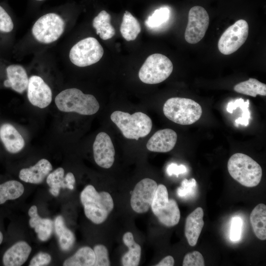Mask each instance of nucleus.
Returning <instances> with one entry per match:
<instances>
[{
	"label": "nucleus",
	"mask_w": 266,
	"mask_h": 266,
	"mask_svg": "<svg viewBox=\"0 0 266 266\" xmlns=\"http://www.w3.org/2000/svg\"><path fill=\"white\" fill-rule=\"evenodd\" d=\"M80 200L86 216L96 224L104 222L114 208L110 194L105 191L98 192L91 185L86 186L81 192Z\"/></svg>",
	"instance_id": "obj_1"
},
{
	"label": "nucleus",
	"mask_w": 266,
	"mask_h": 266,
	"mask_svg": "<svg viewBox=\"0 0 266 266\" xmlns=\"http://www.w3.org/2000/svg\"><path fill=\"white\" fill-rule=\"evenodd\" d=\"M55 102L61 111L76 112L84 115L94 114L100 108L99 103L93 95L84 94L77 88L61 91L56 96Z\"/></svg>",
	"instance_id": "obj_2"
},
{
	"label": "nucleus",
	"mask_w": 266,
	"mask_h": 266,
	"mask_svg": "<svg viewBox=\"0 0 266 266\" xmlns=\"http://www.w3.org/2000/svg\"><path fill=\"white\" fill-rule=\"evenodd\" d=\"M227 167L230 175L244 186L255 187L261 180L263 172L260 165L246 154L233 155L228 160Z\"/></svg>",
	"instance_id": "obj_3"
},
{
	"label": "nucleus",
	"mask_w": 266,
	"mask_h": 266,
	"mask_svg": "<svg viewBox=\"0 0 266 266\" xmlns=\"http://www.w3.org/2000/svg\"><path fill=\"white\" fill-rule=\"evenodd\" d=\"M111 121L121 131L124 136L136 140L147 136L152 127L151 118L146 114L137 112L130 114L121 111H115L111 116Z\"/></svg>",
	"instance_id": "obj_4"
},
{
	"label": "nucleus",
	"mask_w": 266,
	"mask_h": 266,
	"mask_svg": "<svg viewBox=\"0 0 266 266\" xmlns=\"http://www.w3.org/2000/svg\"><path fill=\"white\" fill-rule=\"evenodd\" d=\"M163 112L167 118L176 124L189 125L200 119L202 111L201 106L195 100L174 97L165 102Z\"/></svg>",
	"instance_id": "obj_5"
},
{
	"label": "nucleus",
	"mask_w": 266,
	"mask_h": 266,
	"mask_svg": "<svg viewBox=\"0 0 266 266\" xmlns=\"http://www.w3.org/2000/svg\"><path fill=\"white\" fill-rule=\"evenodd\" d=\"M151 208L159 222L164 226L171 227L179 223L180 212L177 203L173 199H169L167 190L164 185H158Z\"/></svg>",
	"instance_id": "obj_6"
},
{
	"label": "nucleus",
	"mask_w": 266,
	"mask_h": 266,
	"mask_svg": "<svg viewBox=\"0 0 266 266\" xmlns=\"http://www.w3.org/2000/svg\"><path fill=\"white\" fill-rule=\"evenodd\" d=\"M172 70L171 61L163 54L155 53L147 57L139 71L138 76L144 83L155 84L165 81Z\"/></svg>",
	"instance_id": "obj_7"
},
{
	"label": "nucleus",
	"mask_w": 266,
	"mask_h": 266,
	"mask_svg": "<svg viewBox=\"0 0 266 266\" xmlns=\"http://www.w3.org/2000/svg\"><path fill=\"white\" fill-rule=\"evenodd\" d=\"M65 22L58 14H46L39 18L32 27V34L40 43H52L62 35L64 32Z\"/></svg>",
	"instance_id": "obj_8"
},
{
	"label": "nucleus",
	"mask_w": 266,
	"mask_h": 266,
	"mask_svg": "<svg viewBox=\"0 0 266 266\" xmlns=\"http://www.w3.org/2000/svg\"><path fill=\"white\" fill-rule=\"evenodd\" d=\"M103 53V49L98 40L88 37L80 40L72 47L69 58L74 65L85 67L99 61Z\"/></svg>",
	"instance_id": "obj_9"
},
{
	"label": "nucleus",
	"mask_w": 266,
	"mask_h": 266,
	"mask_svg": "<svg viewBox=\"0 0 266 266\" xmlns=\"http://www.w3.org/2000/svg\"><path fill=\"white\" fill-rule=\"evenodd\" d=\"M249 32L247 22L243 19L235 22L222 34L218 43L219 51L224 55L231 54L245 42Z\"/></svg>",
	"instance_id": "obj_10"
},
{
	"label": "nucleus",
	"mask_w": 266,
	"mask_h": 266,
	"mask_svg": "<svg viewBox=\"0 0 266 266\" xmlns=\"http://www.w3.org/2000/svg\"><path fill=\"white\" fill-rule=\"evenodd\" d=\"M209 23V15L200 6L192 7L188 14V21L185 32V39L191 44L200 41L205 35Z\"/></svg>",
	"instance_id": "obj_11"
},
{
	"label": "nucleus",
	"mask_w": 266,
	"mask_h": 266,
	"mask_svg": "<svg viewBox=\"0 0 266 266\" xmlns=\"http://www.w3.org/2000/svg\"><path fill=\"white\" fill-rule=\"evenodd\" d=\"M157 186L155 180L148 178L142 179L136 184L131 198V205L134 212L143 213L148 211Z\"/></svg>",
	"instance_id": "obj_12"
},
{
	"label": "nucleus",
	"mask_w": 266,
	"mask_h": 266,
	"mask_svg": "<svg viewBox=\"0 0 266 266\" xmlns=\"http://www.w3.org/2000/svg\"><path fill=\"white\" fill-rule=\"evenodd\" d=\"M27 89L28 99L33 106L44 108L51 102V89L39 76L33 75L29 78Z\"/></svg>",
	"instance_id": "obj_13"
},
{
	"label": "nucleus",
	"mask_w": 266,
	"mask_h": 266,
	"mask_svg": "<svg viewBox=\"0 0 266 266\" xmlns=\"http://www.w3.org/2000/svg\"><path fill=\"white\" fill-rule=\"evenodd\" d=\"M94 158L100 166L109 168L114 162L115 149L110 137L104 132L99 133L93 145Z\"/></svg>",
	"instance_id": "obj_14"
},
{
	"label": "nucleus",
	"mask_w": 266,
	"mask_h": 266,
	"mask_svg": "<svg viewBox=\"0 0 266 266\" xmlns=\"http://www.w3.org/2000/svg\"><path fill=\"white\" fill-rule=\"evenodd\" d=\"M177 139L176 133L170 129L156 132L148 140L146 147L152 152L166 153L174 147Z\"/></svg>",
	"instance_id": "obj_15"
},
{
	"label": "nucleus",
	"mask_w": 266,
	"mask_h": 266,
	"mask_svg": "<svg viewBox=\"0 0 266 266\" xmlns=\"http://www.w3.org/2000/svg\"><path fill=\"white\" fill-rule=\"evenodd\" d=\"M0 139L6 150L10 153L20 152L25 146L24 138L10 123H3L0 126Z\"/></svg>",
	"instance_id": "obj_16"
},
{
	"label": "nucleus",
	"mask_w": 266,
	"mask_h": 266,
	"mask_svg": "<svg viewBox=\"0 0 266 266\" xmlns=\"http://www.w3.org/2000/svg\"><path fill=\"white\" fill-rule=\"evenodd\" d=\"M204 212L201 207L196 208L186 218L185 225V235L189 244L195 246L200 234L204 222Z\"/></svg>",
	"instance_id": "obj_17"
},
{
	"label": "nucleus",
	"mask_w": 266,
	"mask_h": 266,
	"mask_svg": "<svg viewBox=\"0 0 266 266\" xmlns=\"http://www.w3.org/2000/svg\"><path fill=\"white\" fill-rule=\"evenodd\" d=\"M52 169L50 162L45 159L38 161L34 166L21 169L19 178L27 183L39 184Z\"/></svg>",
	"instance_id": "obj_18"
},
{
	"label": "nucleus",
	"mask_w": 266,
	"mask_h": 266,
	"mask_svg": "<svg viewBox=\"0 0 266 266\" xmlns=\"http://www.w3.org/2000/svg\"><path fill=\"white\" fill-rule=\"evenodd\" d=\"M7 79L4 81L6 87L22 94L27 89L29 78L25 69L19 65H11L6 69Z\"/></svg>",
	"instance_id": "obj_19"
},
{
	"label": "nucleus",
	"mask_w": 266,
	"mask_h": 266,
	"mask_svg": "<svg viewBox=\"0 0 266 266\" xmlns=\"http://www.w3.org/2000/svg\"><path fill=\"white\" fill-rule=\"evenodd\" d=\"M32 251L31 247L25 241H19L8 249L2 258L5 266H20L28 259Z\"/></svg>",
	"instance_id": "obj_20"
},
{
	"label": "nucleus",
	"mask_w": 266,
	"mask_h": 266,
	"mask_svg": "<svg viewBox=\"0 0 266 266\" xmlns=\"http://www.w3.org/2000/svg\"><path fill=\"white\" fill-rule=\"evenodd\" d=\"M28 214L30 217V226L34 229L38 239L43 241L47 240L53 231V221L48 218H41L37 213V209L35 205L30 207Z\"/></svg>",
	"instance_id": "obj_21"
},
{
	"label": "nucleus",
	"mask_w": 266,
	"mask_h": 266,
	"mask_svg": "<svg viewBox=\"0 0 266 266\" xmlns=\"http://www.w3.org/2000/svg\"><path fill=\"white\" fill-rule=\"evenodd\" d=\"M125 245L128 247L129 251L125 253L122 258V264L124 266H137L139 265L141 249L140 246L135 242L131 232L126 233L123 236Z\"/></svg>",
	"instance_id": "obj_22"
},
{
	"label": "nucleus",
	"mask_w": 266,
	"mask_h": 266,
	"mask_svg": "<svg viewBox=\"0 0 266 266\" xmlns=\"http://www.w3.org/2000/svg\"><path fill=\"white\" fill-rule=\"evenodd\" d=\"M250 220L253 232L259 239H266V205L260 203L252 211Z\"/></svg>",
	"instance_id": "obj_23"
},
{
	"label": "nucleus",
	"mask_w": 266,
	"mask_h": 266,
	"mask_svg": "<svg viewBox=\"0 0 266 266\" xmlns=\"http://www.w3.org/2000/svg\"><path fill=\"white\" fill-rule=\"evenodd\" d=\"M111 16L105 10L101 11L93 21V26L97 34L103 40L111 38L115 33L113 27L110 24Z\"/></svg>",
	"instance_id": "obj_24"
},
{
	"label": "nucleus",
	"mask_w": 266,
	"mask_h": 266,
	"mask_svg": "<svg viewBox=\"0 0 266 266\" xmlns=\"http://www.w3.org/2000/svg\"><path fill=\"white\" fill-rule=\"evenodd\" d=\"M54 226L61 249L63 251L69 250L75 242L74 234L66 227L64 219L61 216H58L55 218Z\"/></svg>",
	"instance_id": "obj_25"
},
{
	"label": "nucleus",
	"mask_w": 266,
	"mask_h": 266,
	"mask_svg": "<svg viewBox=\"0 0 266 266\" xmlns=\"http://www.w3.org/2000/svg\"><path fill=\"white\" fill-rule=\"evenodd\" d=\"M120 30L123 38L129 41L136 38L141 32V27L138 20L130 12L126 11Z\"/></svg>",
	"instance_id": "obj_26"
},
{
	"label": "nucleus",
	"mask_w": 266,
	"mask_h": 266,
	"mask_svg": "<svg viewBox=\"0 0 266 266\" xmlns=\"http://www.w3.org/2000/svg\"><path fill=\"white\" fill-rule=\"evenodd\" d=\"M95 262V254L91 247L84 246L79 249L72 256L66 260L64 266H92Z\"/></svg>",
	"instance_id": "obj_27"
},
{
	"label": "nucleus",
	"mask_w": 266,
	"mask_h": 266,
	"mask_svg": "<svg viewBox=\"0 0 266 266\" xmlns=\"http://www.w3.org/2000/svg\"><path fill=\"white\" fill-rule=\"evenodd\" d=\"M233 90L236 92L253 97L258 95H266V85L253 78L236 84Z\"/></svg>",
	"instance_id": "obj_28"
},
{
	"label": "nucleus",
	"mask_w": 266,
	"mask_h": 266,
	"mask_svg": "<svg viewBox=\"0 0 266 266\" xmlns=\"http://www.w3.org/2000/svg\"><path fill=\"white\" fill-rule=\"evenodd\" d=\"M24 191V187L22 184L16 180H9L0 184V204L7 200L19 198Z\"/></svg>",
	"instance_id": "obj_29"
},
{
	"label": "nucleus",
	"mask_w": 266,
	"mask_h": 266,
	"mask_svg": "<svg viewBox=\"0 0 266 266\" xmlns=\"http://www.w3.org/2000/svg\"><path fill=\"white\" fill-rule=\"evenodd\" d=\"M64 173V168L59 167L49 173L46 178V182L50 187L49 192L54 197L58 196L61 188H67Z\"/></svg>",
	"instance_id": "obj_30"
},
{
	"label": "nucleus",
	"mask_w": 266,
	"mask_h": 266,
	"mask_svg": "<svg viewBox=\"0 0 266 266\" xmlns=\"http://www.w3.org/2000/svg\"><path fill=\"white\" fill-rule=\"evenodd\" d=\"M170 10L166 7H161L156 9L153 14L146 20V26L151 29L160 27L169 19Z\"/></svg>",
	"instance_id": "obj_31"
},
{
	"label": "nucleus",
	"mask_w": 266,
	"mask_h": 266,
	"mask_svg": "<svg viewBox=\"0 0 266 266\" xmlns=\"http://www.w3.org/2000/svg\"><path fill=\"white\" fill-rule=\"evenodd\" d=\"M194 178L189 180L184 179L181 183V186L177 189V195L181 198L189 199L194 197L197 192L198 186Z\"/></svg>",
	"instance_id": "obj_32"
},
{
	"label": "nucleus",
	"mask_w": 266,
	"mask_h": 266,
	"mask_svg": "<svg viewBox=\"0 0 266 266\" xmlns=\"http://www.w3.org/2000/svg\"><path fill=\"white\" fill-rule=\"evenodd\" d=\"M95 254L94 266H109L110 263L109 259L108 251L103 245H96L94 248Z\"/></svg>",
	"instance_id": "obj_33"
},
{
	"label": "nucleus",
	"mask_w": 266,
	"mask_h": 266,
	"mask_svg": "<svg viewBox=\"0 0 266 266\" xmlns=\"http://www.w3.org/2000/svg\"><path fill=\"white\" fill-rule=\"evenodd\" d=\"M204 260L202 254L197 251L187 253L184 257L183 266H204Z\"/></svg>",
	"instance_id": "obj_34"
},
{
	"label": "nucleus",
	"mask_w": 266,
	"mask_h": 266,
	"mask_svg": "<svg viewBox=\"0 0 266 266\" xmlns=\"http://www.w3.org/2000/svg\"><path fill=\"white\" fill-rule=\"evenodd\" d=\"M242 220L239 216H234L232 219L230 237L232 241H238L241 237Z\"/></svg>",
	"instance_id": "obj_35"
},
{
	"label": "nucleus",
	"mask_w": 266,
	"mask_h": 266,
	"mask_svg": "<svg viewBox=\"0 0 266 266\" xmlns=\"http://www.w3.org/2000/svg\"><path fill=\"white\" fill-rule=\"evenodd\" d=\"M14 28L13 21L4 9L0 5V31L9 33Z\"/></svg>",
	"instance_id": "obj_36"
},
{
	"label": "nucleus",
	"mask_w": 266,
	"mask_h": 266,
	"mask_svg": "<svg viewBox=\"0 0 266 266\" xmlns=\"http://www.w3.org/2000/svg\"><path fill=\"white\" fill-rule=\"evenodd\" d=\"M249 106V100H247L246 101H243L239 106L242 110V116L235 120V123L244 126H247L249 124L250 119V112L248 107Z\"/></svg>",
	"instance_id": "obj_37"
},
{
	"label": "nucleus",
	"mask_w": 266,
	"mask_h": 266,
	"mask_svg": "<svg viewBox=\"0 0 266 266\" xmlns=\"http://www.w3.org/2000/svg\"><path fill=\"white\" fill-rule=\"evenodd\" d=\"M51 260V256L46 253L40 252L33 257L29 264L30 266H42L49 264Z\"/></svg>",
	"instance_id": "obj_38"
},
{
	"label": "nucleus",
	"mask_w": 266,
	"mask_h": 266,
	"mask_svg": "<svg viewBox=\"0 0 266 266\" xmlns=\"http://www.w3.org/2000/svg\"><path fill=\"white\" fill-rule=\"evenodd\" d=\"M166 173L169 176L175 175L177 176L187 171L186 167L183 165H178L175 163H171L166 168Z\"/></svg>",
	"instance_id": "obj_39"
},
{
	"label": "nucleus",
	"mask_w": 266,
	"mask_h": 266,
	"mask_svg": "<svg viewBox=\"0 0 266 266\" xmlns=\"http://www.w3.org/2000/svg\"><path fill=\"white\" fill-rule=\"evenodd\" d=\"M244 101L242 99L240 98L229 102L227 107V111L230 113H232L233 110L239 107V105Z\"/></svg>",
	"instance_id": "obj_40"
},
{
	"label": "nucleus",
	"mask_w": 266,
	"mask_h": 266,
	"mask_svg": "<svg viewBox=\"0 0 266 266\" xmlns=\"http://www.w3.org/2000/svg\"><path fill=\"white\" fill-rule=\"evenodd\" d=\"M174 264V260L171 256H167L163 258L155 266H173Z\"/></svg>",
	"instance_id": "obj_41"
},
{
	"label": "nucleus",
	"mask_w": 266,
	"mask_h": 266,
	"mask_svg": "<svg viewBox=\"0 0 266 266\" xmlns=\"http://www.w3.org/2000/svg\"><path fill=\"white\" fill-rule=\"evenodd\" d=\"M65 178L67 186V188L70 190H73L75 182V179L73 174L71 172H68Z\"/></svg>",
	"instance_id": "obj_42"
},
{
	"label": "nucleus",
	"mask_w": 266,
	"mask_h": 266,
	"mask_svg": "<svg viewBox=\"0 0 266 266\" xmlns=\"http://www.w3.org/2000/svg\"><path fill=\"white\" fill-rule=\"evenodd\" d=\"M3 240V235L2 233L0 231V244L2 243Z\"/></svg>",
	"instance_id": "obj_43"
},
{
	"label": "nucleus",
	"mask_w": 266,
	"mask_h": 266,
	"mask_svg": "<svg viewBox=\"0 0 266 266\" xmlns=\"http://www.w3.org/2000/svg\"><path fill=\"white\" fill-rule=\"evenodd\" d=\"M37 0V1H42V0Z\"/></svg>",
	"instance_id": "obj_44"
}]
</instances>
